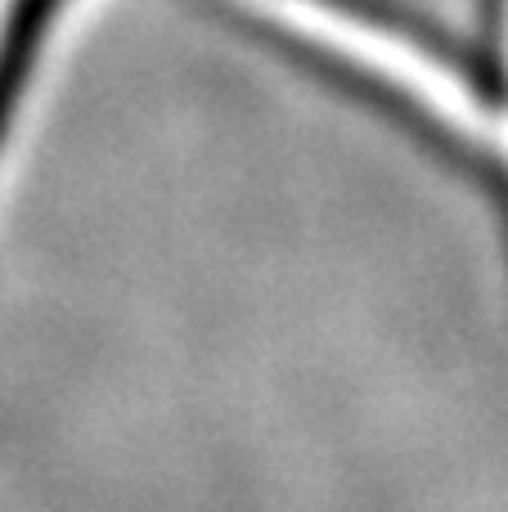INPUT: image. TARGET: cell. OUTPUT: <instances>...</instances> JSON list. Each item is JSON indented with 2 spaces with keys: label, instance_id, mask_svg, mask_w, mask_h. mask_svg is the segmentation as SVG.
<instances>
[{
  "label": "cell",
  "instance_id": "7a4b0ae2",
  "mask_svg": "<svg viewBox=\"0 0 508 512\" xmlns=\"http://www.w3.org/2000/svg\"><path fill=\"white\" fill-rule=\"evenodd\" d=\"M311 5H324V14L342 18V23H356L374 36L401 41L405 50H414L419 59L437 63L441 72L464 81L486 104H504L508 99L504 63H500V54H495V45L473 41V36H464L459 27H450L446 18L423 14L410 0H311Z\"/></svg>",
  "mask_w": 508,
  "mask_h": 512
},
{
  "label": "cell",
  "instance_id": "3957f363",
  "mask_svg": "<svg viewBox=\"0 0 508 512\" xmlns=\"http://www.w3.org/2000/svg\"><path fill=\"white\" fill-rule=\"evenodd\" d=\"M63 14H68V0H9L5 5V18H0V149L14 131L36 63Z\"/></svg>",
  "mask_w": 508,
  "mask_h": 512
},
{
  "label": "cell",
  "instance_id": "6da1fadb",
  "mask_svg": "<svg viewBox=\"0 0 508 512\" xmlns=\"http://www.w3.org/2000/svg\"><path fill=\"white\" fill-rule=\"evenodd\" d=\"M225 23H230L239 36L257 41L261 50H270L275 59H284V63H293V68H302L306 77H315L320 86L338 90L342 99H351V104H360V108H369V113H378L387 126H396V131H401L410 144L428 149L432 158H437L441 167L450 171V176L468 180V185L482 194L486 212L500 221L504 248H508V167H504L500 158H495L491 149H486V144L468 140V135H459L450 122L432 117L428 108L419 104V99L405 95V90L392 86V81H383L378 72H369L365 63L347 59V54L329 50V45H315L311 36L293 32V27H284V23H270L266 14H252V9L225 5Z\"/></svg>",
  "mask_w": 508,
  "mask_h": 512
}]
</instances>
